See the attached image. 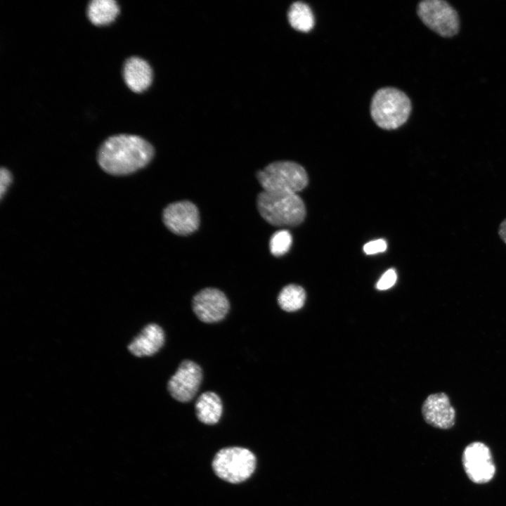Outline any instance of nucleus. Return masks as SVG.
<instances>
[{
  "instance_id": "nucleus-1",
  "label": "nucleus",
  "mask_w": 506,
  "mask_h": 506,
  "mask_svg": "<svg viewBox=\"0 0 506 506\" xmlns=\"http://www.w3.org/2000/svg\"><path fill=\"white\" fill-rule=\"evenodd\" d=\"M153 155L152 145L141 136L119 134L103 143L98 153V162L110 174L126 175L144 167Z\"/></svg>"
},
{
  "instance_id": "nucleus-2",
  "label": "nucleus",
  "mask_w": 506,
  "mask_h": 506,
  "mask_svg": "<svg viewBox=\"0 0 506 506\" xmlns=\"http://www.w3.org/2000/svg\"><path fill=\"white\" fill-rule=\"evenodd\" d=\"M257 204L261 216L275 226L299 225L306 216L304 203L297 193L264 190Z\"/></svg>"
},
{
  "instance_id": "nucleus-3",
  "label": "nucleus",
  "mask_w": 506,
  "mask_h": 506,
  "mask_svg": "<svg viewBox=\"0 0 506 506\" xmlns=\"http://www.w3.org/2000/svg\"><path fill=\"white\" fill-rule=\"evenodd\" d=\"M411 102L402 91L394 87H384L373 95L370 115L375 123L383 129H396L408 120Z\"/></svg>"
},
{
  "instance_id": "nucleus-4",
  "label": "nucleus",
  "mask_w": 506,
  "mask_h": 506,
  "mask_svg": "<svg viewBox=\"0 0 506 506\" xmlns=\"http://www.w3.org/2000/svg\"><path fill=\"white\" fill-rule=\"evenodd\" d=\"M264 190L297 193L308 183L305 169L291 161H278L267 165L257 174Z\"/></svg>"
},
{
  "instance_id": "nucleus-5",
  "label": "nucleus",
  "mask_w": 506,
  "mask_h": 506,
  "mask_svg": "<svg viewBox=\"0 0 506 506\" xmlns=\"http://www.w3.org/2000/svg\"><path fill=\"white\" fill-rule=\"evenodd\" d=\"M255 455L242 447H228L221 449L212 461L214 473L221 479L232 484L245 481L254 472Z\"/></svg>"
},
{
  "instance_id": "nucleus-6",
  "label": "nucleus",
  "mask_w": 506,
  "mask_h": 506,
  "mask_svg": "<svg viewBox=\"0 0 506 506\" xmlns=\"http://www.w3.org/2000/svg\"><path fill=\"white\" fill-rule=\"evenodd\" d=\"M417 13L422 22L441 37H450L460 29L458 12L444 0H424L417 6Z\"/></svg>"
},
{
  "instance_id": "nucleus-7",
  "label": "nucleus",
  "mask_w": 506,
  "mask_h": 506,
  "mask_svg": "<svg viewBox=\"0 0 506 506\" xmlns=\"http://www.w3.org/2000/svg\"><path fill=\"white\" fill-rule=\"evenodd\" d=\"M462 461L467 476L474 483H487L495 475V466L491 450L484 443L476 441L467 446Z\"/></svg>"
},
{
  "instance_id": "nucleus-8",
  "label": "nucleus",
  "mask_w": 506,
  "mask_h": 506,
  "mask_svg": "<svg viewBox=\"0 0 506 506\" xmlns=\"http://www.w3.org/2000/svg\"><path fill=\"white\" fill-rule=\"evenodd\" d=\"M202 380L201 367L191 360H184L169 379L167 389L173 398L186 403L195 396Z\"/></svg>"
},
{
  "instance_id": "nucleus-9",
  "label": "nucleus",
  "mask_w": 506,
  "mask_h": 506,
  "mask_svg": "<svg viewBox=\"0 0 506 506\" xmlns=\"http://www.w3.org/2000/svg\"><path fill=\"white\" fill-rule=\"evenodd\" d=\"M192 309L202 322L215 323L225 318L230 309V303L222 291L216 288L206 287L193 297Z\"/></svg>"
},
{
  "instance_id": "nucleus-10",
  "label": "nucleus",
  "mask_w": 506,
  "mask_h": 506,
  "mask_svg": "<svg viewBox=\"0 0 506 506\" xmlns=\"http://www.w3.org/2000/svg\"><path fill=\"white\" fill-rule=\"evenodd\" d=\"M163 221L172 233L181 235H188L195 231L199 226V211L190 201L173 202L163 211Z\"/></svg>"
},
{
  "instance_id": "nucleus-11",
  "label": "nucleus",
  "mask_w": 506,
  "mask_h": 506,
  "mask_svg": "<svg viewBox=\"0 0 506 506\" xmlns=\"http://www.w3.org/2000/svg\"><path fill=\"white\" fill-rule=\"evenodd\" d=\"M422 414L424 421L436 428L447 429L455 424V410L443 392L427 396L422 406Z\"/></svg>"
},
{
  "instance_id": "nucleus-12",
  "label": "nucleus",
  "mask_w": 506,
  "mask_h": 506,
  "mask_svg": "<svg viewBox=\"0 0 506 506\" xmlns=\"http://www.w3.org/2000/svg\"><path fill=\"white\" fill-rule=\"evenodd\" d=\"M164 341L163 329L157 324L150 323L131 342L128 349L136 357L150 356L160 350Z\"/></svg>"
},
{
  "instance_id": "nucleus-13",
  "label": "nucleus",
  "mask_w": 506,
  "mask_h": 506,
  "mask_svg": "<svg viewBox=\"0 0 506 506\" xmlns=\"http://www.w3.org/2000/svg\"><path fill=\"white\" fill-rule=\"evenodd\" d=\"M123 77L127 86L134 92L146 90L152 83L153 71L150 65L141 58H129L124 64Z\"/></svg>"
},
{
  "instance_id": "nucleus-14",
  "label": "nucleus",
  "mask_w": 506,
  "mask_h": 506,
  "mask_svg": "<svg viewBox=\"0 0 506 506\" xmlns=\"http://www.w3.org/2000/svg\"><path fill=\"white\" fill-rule=\"evenodd\" d=\"M195 413L197 419L205 424L217 423L223 413V403L220 397L213 391H205L196 400Z\"/></svg>"
},
{
  "instance_id": "nucleus-15",
  "label": "nucleus",
  "mask_w": 506,
  "mask_h": 506,
  "mask_svg": "<svg viewBox=\"0 0 506 506\" xmlns=\"http://www.w3.org/2000/svg\"><path fill=\"white\" fill-rule=\"evenodd\" d=\"M119 9L114 0H93L89 3L87 15L95 25H105L115 20Z\"/></svg>"
},
{
  "instance_id": "nucleus-16",
  "label": "nucleus",
  "mask_w": 506,
  "mask_h": 506,
  "mask_svg": "<svg viewBox=\"0 0 506 506\" xmlns=\"http://www.w3.org/2000/svg\"><path fill=\"white\" fill-rule=\"evenodd\" d=\"M287 18L292 28L304 32L311 30L315 23L311 8L302 1L292 4L287 12Z\"/></svg>"
},
{
  "instance_id": "nucleus-17",
  "label": "nucleus",
  "mask_w": 506,
  "mask_h": 506,
  "mask_svg": "<svg viewBox=\"0 0 506 506\" xmlns=\"http://www.w3.org/2000/svg\"><path fill=\"white\" fill-rule=\"evenodd\" d=\"M305 299L304 290L294 284L285 286L278 296V305L287 312H294L300 309L304 306Z\"/></svg>"
},
{
  "instance_id": "nucleus-18",
  "label": "nucleus",
  "mask_w": 506,
  "mask_h": 506,
  "mask_svg": "<svg viewBox=\"0 0 506 506\" xmlns=\"http://www.w3.org/2000/svg\"><path fill=\"white\" fill-rule=\"evenodd\" d=\"M292 242V235L286 230L275 232L270 240V250L273 255L280 257L285 254Z\"/></svg>"
},
{
  "instance_id": "nucleus-19",
  "label": "nucleus",
  "mask_w": 506,
  "mask_h": 506,
  "mask_svg": "<svg viewBox=\"0 0 506 506\" xmlns=\"http://www.w3.org/2000/svg\"><path fill=\"white\" fill-rule=\"evenodd\" d=\"M397 275L394 269L387 270L379 278L376 284L379 290H385L391 287L396 282Z\"/></svg>"
},
{
  "instance_id": "nucleus-20",
  "label": "nucleus",
  "mask_w": 506,
  "mask_h": 506,
  "mask_svg": "<svg viewBox=\"0 0 506 506\" xmlns=\"http://www.w3.org/2000/svg\"><path fill=\"white\" fill-rule=\"evenodd\" d=\"M387 247V245L384 240L377 239L366 243L363 246V251L366 254H375L384 252Z\"/></svg>"
},
{
  "instance_id": "nucleus-21",
  "label": "nucleus",
  "mask_w": 506,
  "mask_h": 506,
  "mask_svg": "<svg viewBox=\"0 0 506 506\" xmlns=\"http://www.w3.org/2000/svg\"><path fill=\"white\" fill-rule=\"evenodd\" d=\"M12 181L11 172L6 168L2 167L0 170V193L1 198L4 197L7 188Z\"/></svg>"
},
{
  "instance_id": "nucleus-22",
  "label": "nucleus",
  "mask_w": 506,
  "mask_h": 506,
  "mask_svg": "<svg viewBox=\"0 0 506 506\" xmlns=\"http://www.w3.org/2000/svg\"><path fill=\"white\" fill-rule=\"evenodd\" d=\"M498 235L506 244V218L500 223L498 228Z\"/></svg>"
}]
</instances>
